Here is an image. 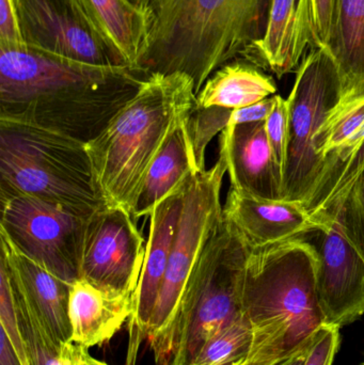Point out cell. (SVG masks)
<instances>
[{"mask_svg":"<svg viewBox=\"0 0 364 365\" xmlns=\"http://www.w3.org/2000/svg\"><path fill=\"white\" fill-rule=\"evenodd\" d=\"M132 66H100L30 47L0 48V119L88 143L147 78Z\"/></svg>","mask_w":364,"mask_h":365,"instance_id":"1","label":"cell"},{"mask_svg":"<svg viewBox=\"0 0 364 365\" xmlns=\"http://www.w3.org/2000/svg\"><path fill=\"white\" fill-rule=\"evenodd\" d=\"M318 253L308 237L250 250L243 313L254 331L243 365H284L324 327L316 293Z\"/></svg>","mask_w":364,"mask_h":365,"instance_id":"2","label":"cell"},{"mask_svg":"<svg viewBox=\"0 0 364 365\" xmlns=\"http://www.w3.org/2000/svg\"><path fill=\"white\" fill-rule=\"evenodd\" d=\"M264 0H145V38L136 68L183 73L196 94L259 38Z\"/></svg>","mask_w":364,"mask_h":365,"instance_id":"3","label":"cell"},{"mask_svg":"<svg viewBox=\"0 0 364 365\" xmlns=\"http://www.w3.org/2000/svg\"><path fill=\"white\" fill-rule=\"evenodd\" d=\"M196 105L194 83L187 75H147L134 98L87 143L104 207L121 208L132 216L150 167Z\"/></svg>","mask_w":364,"mask_h":365,"instance_id":"4","label":"cell"},{"mask_svg":"<svg viewBox=\"0 0 364 365\" xmlns=\"http://www.w3.org/2000/svg\"><path fill=\"white\" fill-rule=\"evenodd\" d=\"M0 191L90 217L104 207L87 143L48 128L0 119Z\"/></svg>","mask_w":364,"mask_h":365,"instance_id":"5","label":"cell"},{"mask_svg":"<svg viewBox=\"0 0 364 365\" xmlns=\"http://www.w3.org/2000/svg\"><path fill=\"white\" fill-rule=\"evenodd\" d=\"M250 249L222 218L199 257L175 311L165 365H190L203 345L243 313Z\"/></svg>","mask_w":364,"mask_h":365,"instance_id":"6","label":"cell"},{"mask_svg":"<svg viewBox=\"0 0 364 365\" xmlns=\"http://www.w3.org/2000/svg\"><path fill=\"white\" fill-rule=\"evenodd\" d=\"M341 98V78L333 55L316 47L299 66L286 98L288 143L284 173V200L303 204L311 217L324 173L316 141Z\"/></svg>","mask_w":364,"mask_h":365,"instance_id":"7","label":"cell"},{"mask_svg":"<svg viewBox=\"0 0 364 365\" xmlns=\"http://www.w3.org/2000/svg\"><path fill=\"white\" fill-rule=\"evenodd\" d=\"M226 173V162L219 155L213 167L197 173L186 186L179 227L147 334L158 365H165L167 338L188 279L224 218L220 195Z\"/></svg>","mask_w":364,"mask_h":365,"instance_id":"8","label":"cell"},{"mask_svg":"<svg viewBox=\"0 0 364 365\" xmlns=\"http://www.w3.org/2000/svg\"><path fill=\"white\" fill-rule=\"evenodd\" d=\"M0 235L61 280L80 279L83 236L89 217L21 193L0 191Z\"/></svg>","mask_w":364,"mask_h":365,"instance_id":"9","label":"cell"},{"mask_svg":"<svg viewBox=\"0 0 364 365\" xmlns=\"http://www.w3.org/2000/svg\"><path fill=\"white\" fill-rule=\"evenodd\" d=\"M147 255V242L132 216L121 208L102 207L88 218L80 278L122 294H135Z\"/></svg>","mask_w":364,"mask_h":365,"instance_id":"10","label":"cell"},{"mask_svg":"<svg viewBox=\"0 0 364 365\" xmlns=\"http://www.w3.org/2000/svg\"><path fill=\"white\" fill-rule=\"evenodd\" d=\"M26 46L74 61L130 66L79 10L74 0H16Z\"/></svg>","mask_w":364,"mask_h":365,"instance_id":"11","label":"cell"},{"mask_svg":"<svg viewBox=\"0 0 364 365\" xmlns=\"http://www.w3.org/2000/svg\"><path fill=\"white\" fill-rule=\"evenodd\" d=\"M316 151L324 164L312 218L322 227L338 210L364 170V96L340 102L323 125Z\"/></svg>","mask_w":364,"mask_h":365,"instance_id":"12","label":"cell"},{"mask_svg":"<svg viewBox=\"0 0 364 365\" xmlns=\"http://www.w3.org/2000/svg\"><path fill=\"white\" fill-rule=\"evenodd\" d=\"M312 235L318 253L316 293L324 326L340 329L364 317V261L336 220Z\"/></svg>","mask_w":364,"mask_h":365,"instance_id":"13","label":"cell"},{"mask_svg":"<svg viewBox=\"0 0 364 365\" xmlns=\"http://www.w3.org/2000/svg\"><path fill=\"white\" fill-rule=\"evenodd\" d=\"M186 186L160 202L150 216L147 255L138 287L134 294V311L128 321L130 342L126 365H135L141 344L147 341L150 324L183 210Z\"/></svg>","mask_w":364,"mask_h":365,"instance_id":"14","label":"cell"},{"mask_svg":"<svg viewBox=\"0 0 364 365\" xmlns=\"http://www.w3.org/2000/svg\"><path fill=\"white\" fill-rule=\"evenodd\" d=\"M222 216L250 250L309 237L322 229L299 202L260 199L233 188L229 190Z\"/></svg>","mask_w":364,"mask_h":365,"instance_id":"15","label":"cell"},{"mask_svg":"<svg viewBox=\"0 0 364 365\" xmlns=\"http://www.w3.org/2000/svg\"><path fill=\"white\" fill-rule=\"evenodd\" d=\"M231 188L267 200H284V171L265 132V122L228 126L220 133Z\"/></svg>","mask_w":364,"mask_h":365,"instance_id":"16","label":"cell"},{"mask_svg":"<svg viewBox=\"0 0 364 365\" xmlns=\"http://www.w3.org/2000/svg\"><path fill=\"white\" fill-rule=\"evenodd\" d=\"M0 262L6 266L11 284L38 317L43 327L60 345L71 343V283L38 265L0 235Z\"/></svg>","mask_w":364,"mask_h":365,"instance_id":"17","label":"cell"},{"mask_svg":"<svg viewBox=\"0 0 364 365\" xmlns=\"http://www.w3.org/2000/svg\"><path fill=\"white\" fill-rule=\"evenodd\" d=\"M312 43L308 0H271L262 38L241 53L246 61L266 66L279 78L293 72Z\"/></svg>","mask_w":364,"mask_h":365,"instance_id":"18","label":"cell"},{"mask_svg":"<svg viewBox=\"0 0 364 365\" xmlns=\"http://www.w3.org/2000/svg\"><path fill=\"white\" fill-rule=\"evenodd\" d=\"M134 294L107 291L85 279L71 283V343L83 349L108 342L130 321Z\"/></svg>","mask_w":364,"mask_h":365,"instance_id":"19","label":"cell"},{"mask_svg":"<svg viewBox=\"0 0 364 365\" xmlns=\"http://www.w3.org/2000/svg\"><path fill=\"white\" fill-rule=\"evenodd\" d=\"M187 121L171 135L150 167L137 197L132 212L134 218L151 216L160 202L183 189L194 175L200 173L197 166Z\"/></svg>","mask_w":364,"mask_h":365,"instance_id":"20","label":"cell"},{"mask_svg":"<svg viewBox=\"0 0 364 365\" xmlns=\"http://www.w3.org/2000/svg\"><path fill=\"white\" fill-rule=\"evenodd\" d=\"M327 49L341 78V102L364 96V0L336 1Z\"/></svg>","mask_w":364,"mask_h":365,"instance_id":"21","label":"cell"},{"mask_svg":"<svg viewBox=\"0 0 364 365\" xmlns=\"http://www.w3.org/2000/svg\"><path fill=\"white\" fill-rule=\"evenodd\" d=\"M277 85L249 61L232 60L218 68L197 94L196 108H244L277 93Z\"/></svg>","mask_w":364,"mask_h":365,"instance_id":"22","label":"cell"},{"mask_svg":"<svg viewBox=\"0 0 364 365\" xmlns=\"http://www.w3.org/2000/svg\"><path fill=\"white\" fill-rule=\"evenodd\" d=\"M96 32L136 68L145 38L142 10L128 0H74Z\"/></svg>","mask_w":364,"mask_h":365,"instance_id":"23","label":"cell"},{"mask_svg":"<svg viewBox=\"0 0 364 365\" xmlns=\"http://www.w3.org/2000/svg\"><path fill=\"white\" fill-rule=\"evenodd\" d=\"M254 331L244 313L214 334L190 365H243L251 349Z\"/></svg>","mask_w":364,"mask_h":365,"instance_id":"24","label":"cell"},{"mask_svg":"<svg viewBox=\"0 0 364 365\" xmlns=\"http://www.w3.org/2000/svg\"><path fill=\"white\" fill-rule=\"evenodd\" d=\"M6 267V266H4ZM13 289V287H12ZM19 331L29 365H64L62 349L13 289Z\"/></svg>","mask_w":364,"mask_h":365,"instance_id":"25","label":"cell"},{"mask_svg":"<svg viewBox=\"0 0 364 365\" xmlns=\"http://www.w3.org/2000/svg\"><path fill=\"white\" fill-rule=\"evenodd\" d=\"M335 220L364 261V170L342 201Z\"/></svg>","mask_w":364,"mask_h":365,"instance_id":"26","label":"cell"},{"mask_svg":"<svg viewBox=\"0 0 364 365\" xmlns=\"http://www.w3.org/2000/svg\"><path fill=\"white\" fill-rule=\"evenodd\" d=\"M0 325H1V330H4V334L8 336L21 364L29 365L23 339L19 331L12 284H11L8 272L1 262H0Z\"/></svg>","mask_w":364,"mask_h":365,"instance_id":"27","label":"cell"},{"mask_svg":"<svg viewBox=\"0 0 364 365\" xmlns=\"http://www.w3.org/2000/svg\"><path fill=\"white\" fill-rule=\"evenodd\" d=\"M265 132L284 173L288 143V101L279 94H276L275 107L265 121Z\"/></svg>","mask_w":364,"mask_h":365,"instance_id":"28","label":"cell"},{"mask_svg":"<svg viewBox=\"0 0 364 365\" xmlns=\"http://www.w3.org/2000/svg\"><path fill=\"white\" fill-rule=\"evenodd\" d=\"M337 0H308L312 45L328 48Z\"/></svg>","mask_w":364,"mask_h":365,"instance_id":"29","label":"cell"},{"mask_svg":"<svg viewBox=\"0 0 364 365\" xmlns=\"http://www.w3.org/2000/svg\"><path fill=\"white\" fill-rule=\"evenodd\" d=\"M26 47L19 28L16 0H0V48Z\"/></svg>","mask_w":364,"mask_h":365,"instance_id":"30","label":"cell"},{"mask_svg":"<svg viewBox=\"0 0 364 365\" xmlns=\"http://www.w3.org/2000/svg\"><path fill=\"white\" fill-rule=\"evenodd\" d=\"M339 347V329L324 327L316 334L305 365H333Z\"/></svg>","mask_w":364,"mask_h":365,"instance_id":"31","label":"cell"},{"mask_svg":"<svg viewBox=\"0 0 364 365\" xmlns=\"http://www.w3.org/2000/svg\"><path fill=\"white\" fill-rule=\"evenodd\" d=\"M276 94L271 98H265L256 104L250 105L241 109H235L231 113L229 125L237 124L256 123V122H265L271 115L275 107Z\"/></svg>","mask_w":364,"mask_h":365,"instance_id":"32","label":"cell"},{"mask_svg":"<svg viewBox=\"0 0 364 365\" xmlns=\"http://www.w3.org/2000/svg\"><path fill=\"white\" fill-rule=\"evenodd\" d=\"M0 365H23L4 330L0 332Z\"/></svg>","mask_w":364,"mask_h":365,"instance_id":"33","label":"cell"},{"mask_svg":"<svg viewBox=\"0 0 364 365\" xmlns=\"http://www.w3.org/2000/svg\"><path fill=\"white\" fill-rule=\"evenodd\" d=\"M87 349L68 343L62 349V357L64 365H85L83 364V354Z\"/></svg>","mask_w":364,"mask_h":365,"instance_id":"34","label":"cell"},{"mask_svg":"<svg viewBox=\"0 0 364 365\" xmlns=\"http://www.w3.org/2000/svg\"><path fill=\"white\" fill-rule=\"evenodd\" d=\"M314 340H316V339H314ZM312 344H313V343H312ZM312 344L308 345V346L303 347V349L297 351V353L295 354L294 356H292L284 365H305L310 351H311Z\"/></svg>","mask_w":364,"mask_h":365,"instance_id":"35","label":"cell"},{"mask_svg":"<svg viewBox=\"0 0 364 365\" xmlns=\"http://www.w3.org/2000/svg\"><path fill=\"white\" fill-rule=\"evenodd\" d=\"M83 364L85 365H109L107 364H105V362L100 361V360L94 359L93 357H91L90 356L89 351H85V354H83Z\"/></svg>","mask_w":364,"mask_h":365,"instance_id":"36","label":"cell"},{"mask_svg":"<svg viewBox=\"0 0 364 365\" xmlns=\"http://www.w3.org/2000/svg\"><path fill=\"white\" fill-rule=\"evenodd\" d=\"M128 1H130V4H134V6H136L137 8L140 9V6H142L143 2H145V0H128Z\"/></svg>","mask_w":364,"mask_h":365,"instance_id":"37","label":"cell"},{"mask_svg":"<svg viewBox=\"0 0 364 365\" xmlns=\"http://www.w3.org/2000/svg\"><path fill=\"white\" fill-rule=\"evenodd\" d=\"M361 365H364V364H361Z\"/></svg>","mask_w":364,"mask_h":365,"instance_id":"38","label":"cell"}]
</instances>
